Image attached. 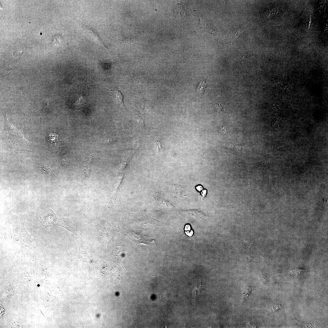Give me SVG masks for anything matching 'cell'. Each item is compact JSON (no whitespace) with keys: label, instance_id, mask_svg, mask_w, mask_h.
Masks as SVG:
<instances>
[{"label":"cell","instance_id":"6da1fadb","mask_svg":"<svg viewBox=\"0 0 328 328\" xmlns=\"http://www.w3.org/2000/svg\"><path fill=\"white\" fill-rule=\"evenodd\" d=\"M4 117L5 125L2 133V136L9 145L12 150L29 151V147L33 143L30 142L24 137L22 126L15 125L8 120L7 113L2 111Z\"/></svg>","mask_w":328,"mask_h":328},{"label":"cell","instance_id":"7a4b0ae2","mask_svg":"<svg viewBox=\"0 0 328 328\" xmlns=\"http://www.w3.org/2000/svg\"><path fill=\"white\" fill-rule=\"evenodd\" d=\"M40 222L44 227L47 228L54 225H58V219L51 209L46 210L40 215Z\"/></svg>","mask_w":328,"mask_h":328},{"label":"cell","instance_id":"3957f363","mask_svg":"<svg viewBox=\"0 0 328 328\" xmlns=\"http://www.w3.org/2000/svg\"><path fill=\"white\" fill-rule=\"evenodd\" d=\"M129 238L131 240L138 243H140L150 245H153L156 244L154 239L150 241L149 240L147 239L146 236L134 233V232L132 233L131 232V233H129Z\"/></svg>","mask_w":328,"mask_h":328},{"label":"cell","instance_id":"277c9868","mask_svg":"<svg viewBox=\"0 0 328 328\" xmlns=\"http://www.w3.org/2000/svg\"><path fill=\"white\" fill-rule=\"evenodd\" d=\"M123 172H121L118 174L117 178L116 183L114 192L112 197H111L110 201L109 203V206H108V207H109V208H111L116 203L117 191L118 187L119 186L120 183H121L122 179H123Z\"/></svg>","mask_w":328,"mask_h":328},{"label":"cell","instance_id":"5b68a950","mask_svg":"<svg viewBox=\"0 0 328 328\" xmlns=\"http://www.w3.org/2000/svg\"><path fill=\"white\" fill-rule=\"evenodd\" d=\"M92 157V155H91L88 157V158L85 161L84 168H83L85 176L88 178L89 177L90 175V166H91Z\"/></svg>","mask_w":328,"mask_h":328},{"label":"cell","instance_id":"8992f818","mask_svg":"<svg viewBox=\"0 0 328 328\" xmlns=\"http://www.w3.org/2000/svg\"><path fill=\"white\" fill-rule=\"evenodd\" d=\"M82 24L83 25V26H84V27L86 28V29H87L88 30H89L90 31H91V32H92L93 34L96 37L97 39L99 40V41H100V42L101 44L102 45H103V46L106 48H107V47L106 46L105 44H104L103 41H102L101 39L100 38V35L97 32V31H96L93 28L90 27H89V26L85 25L84 24Z\"/></svg>","mask_w":328,"mask_h":328},{"label":"cell","instance_id":"52a82bcc","mask_svg":"<svg viewBox=\"0 0 328 328\" xmlns=\"http://www.w3.org/2000/svg\"><path fill=\"white\" fill-rule=\"evenodd\" d=\"M242 31L241 29H237L232 32L229 34V39L232 42L234 40L236 39L242 33Z\"/></svg>","mask_w":328,"mask_h":328},{"label":"cell","instance_id":"ba28073f","mask_svg":"<svg viewBox=\"0 0 328 328\" xmlns=\"http://www.w3.org/2000/svg\"><path fill=\"white\" fill-rule=\"evenodd\" d=\"M306 271V270L304 269L296 268L293 270L289 271L288 273L291 276H299L304 274Z\"/></svg>","mask_w":328,"mask_h":328},{"label":"cell","instance_id":"9c48e42d","mask_svg":"<svg viewBox=\"0 0 328 328\" xmlns=\"http://www.w3.org/2000/svg\"><path fill=\"white\" fill-rule=\"evenodd\" d=\"M207 83L206 81H201L198 87L197 90L198 93L200 95H201L203 93L204 90L207 86Z\"/></svg>","mask_w":328,"mask_h":328},{"label":"cell","instance_id":"30bf717a","mask_svg":"<svg viewBox=\"0 0 328 328\" xmlns=\"http://www.w3.org/2000/svg\"><path fill=\"white\" fill-rule=\"evenodd\" d=\"M213 102L215 103L216 108L219 112L222 113L223 114L228 115V113L225 109L224 106H223L222 104H218L214 101Z\"/></svg>","mask_w":328,"mask_h":328},{"label":"cell","instance_id":"8fae6325","mask_svg":"<svg viewBox=\"0 0 328 328\" xmlns=\"http://www.w3.org/2000/svg\"><path fill=\"white\" fill-rule=\"evenodd\" d=\"M115 95H116V99L117 100V101L119 103H121L123 101V96H122L121 93L120 92L118 91V90L115 89L114 91Z\"/></svg>","mask_w":328,"mask_h":328},{"label":"cell","instance_id":"7c38bea8","mask_svg":"<svg viewBox=\"0 0 328 328\" xmlns=\"http://www.w3.org/2000/svg\"><path fill=\"white\" fill-rule=\"evenodd\" d=\"M252 290L251 286L250 285H248V286H246L245 291L243 293L244 295V299L246 298L251 294Z\"/></svg>","mask_w":328,"mask_h":328},{"label":"cell","instance_id":"4fadbf2b","mask_svg":"<svg viewBox=\"0 0 328 328\" xmlns=\"http://www.w3.org/2000/svg\"><path fill=\"white\" fill-rule=\"evenodd\" d=\"M228 146L230 150L233 151H239L240 149V146H237V145H228Z\"/></svg>","mask_w":328,"mask_h":328},{"label":"cell","instance_id":"5bb4252c","mask_svg":"<svg viewBox=\"0 0 328 328\" xmlns=\"http://www.w3.org/2000/svg\"><path fill=\"white\" fill-rule=\"evenodd\" d=\"M155 143H156V147L157 149L158 150L159 152L161 150L163 149V147L161 146L160 142L159 141H156Z\"/></svg>","mask_w":328,"mask_h":328},{"label":"cell","instance_id":"9a60e30c","mask_svg":"<svg viewBox=\"0 0 328 328\" xmlns=\"http://www.w3.org/2000/svg\"><path fill=\"white\" fill-rule=\"evenodd\" d=\"M218 130L220 133L221 134H224L226 132V129L222 125L220 126L218 128Z\"/></svg>","mask_w":328,"mask_h":328},{"label":"cell","instance_id":"2e32d148","mask_svg":"<svg viewBox=\"0 0 328 328\" xmlns=\"http://www.w3.org/2000/svg\"><path fill=\"white\" fill-rule=\"evenodd\" d=\"M185 233L188 236H191L193 235V232L192 230H189V231H186Z\"/></svg>","mask_w":328,"mask_h":328},{"label":"cell","instance_id":"e0dca14e","mask_svg":"<svg viewBox=\"0 0 328 328\" xmlns=\"http://www.w3.org/2000/svg\"><path fill=\"white\" fill-rule=\"evenodd\" d=\"M190 228L191 227L190 225H187L185 226V230H186V231H187V230H190Z\"/></svg>","mask_w":328,"mask_h":328},{"label":"cell","instance_id":"ac0fdd59","mask_svg":"<svg viewBox=\"0 0 328 328\" xmlns=\"http://www.w3.org/2000/svg\"><path fill=\"white\" fill-rule=\"evenodd\" d=\"M126 41L128 43L129 45H131L132 43V40L131 39H129L128 40H126Z\"/></svg>","mask_w":328,"mask_h":328}]
</instances>
